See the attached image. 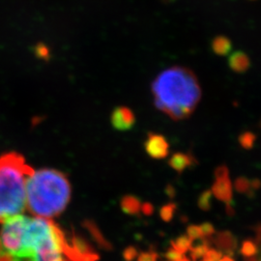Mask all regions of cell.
Listing matches in <instances>:
<instances>
[{
    "label": "cell",
    "instance_id": "obj_33",
    "mask_svg": "<svg viewBox=\"0 0 261 261\" xmlns=\"http://www.w3.org/2000/svg\"><path fill=\"white\" fill-rule=\"evenodd\" d=\"M179 261H191V260H190V259H189V258H187V257H183V258H182V259H181V260H179Z\"/></svg>",
    "mask_w": 261,
    "mask_h": 261
},
{
    "label": "cell",
    "instance_id": "obj_7",
    "mask_svg": "<svg viewBox=\"0 0 261 261\" xmlns=\"http://www.w3.org/2000/svg\"><path fill=\"white\" fill-rule=\"evenodd\" d=\"M211 191L219 200L225 203L232 201V183L229 177L216 179Z\"/></svg>",
    "mask_w": 261,
    "mask_h": 261
},
{
    "label": "cell",
    "instance_id": "obj_13",
    "mask_svg": "<svg viewBox=\"0 0 261 261\" xmlns=\"http://www.w3.org/2000/svg\"><path fill=\"white\" fill-rule=\"evenodd\" d=\"M240 252L243 256L248 259L247 261H253V256L258 252V246L255 241L246 240L243 242Z\"/></svg>",
    "mask_w": 261,
    "mask_h": 261
},
{
    "label": "cell",
    "instance_id": "obj_5",
    "mask_svg": "<svg viewBox=\"0 0 261 261\" xmlns=\"http://www.w3.org/2000/svg\"><path fill=\"white\" fill-rule=\"evenodd\" d=\"M145 151L153 159L166 158L169 153V144L165 137L150 133L144 143Z\"/></svg>",
    "mask_w": 261,
    "mask_h": 261
},
{
    "label": "cell",
    "instance_id": "obj_23",
    "mask_svg": "<svg viewBox=\"0 0 261 261\" xmlns=\"http://www.w3.org/2000/svg\"><path fill=\"white\" fill-rule=\"evenodd\" d=\"M222 255L223 252L215 249H209L203 255L201 261H219L222 258Z\"/></svg>",
    "mask_w": 261,
    "mask_h": 261
},
{
    "label": "cell",
    "instance_id": "obj_12",
    "mask_svg": "<svg viewBox=\"0 0 261 261\" xmlns=\"http://www.w3.org/2000/svg\"><path fill=\"white\" fill-rule=\"evenodd\" d=\"M122 211L127 215H139L141 210V202L138 197L135 196H123L121 199Z\"/></svg>",
    "mask_w": 261,
    "mask_h": 261
},
{
    "label": "cell",
    "instance_id": "obj_22",
    "mask_svg": "<svg viewBox=\"0 0 261 261\" xmlns=\"http://www.w3.org/2000/svg\"><path fill=\"white\" fill-rule=\"evenodd\" d=\"M187 234L188 236L192 239V240H196V239H201L204 238L203 233H202V229L199 225H189L187 228Z\"/></svg>",
    "mask_w": 261,
    "mask_h": 261
},
{
    "label": "cell",
    "instance_id": "obj_18",
    "mask_svg": "<svg viewBox=\"0 0 261 261\" xmlns=\"http://www.w3.org/2000/svg\"><path fill=\"white\" fill-rule=\"evenodd\" d=\"M211 198H212V191H204L197 199V205L202 211H209L211 209Z\"/></svg>",
    "mask_w": 261,
    "mask_h": 261
},
{
    "label": "cell",
    "instance_id": "obj_24",
    "mask_svg": "<svg viewBox=\"0 0 261 261\" xmlns=\"http://www.w3.org/2000/svg\"><path fill=\"white\" fill-rule=\"evenodd\" d=\"M138 255H139L138 250L133 246L128 247L123 252V257L125 261H133Z\"/></svg>",
    "mask_w": 261,
    "mask_h": 261
},
{
    "label": "cell",
    "instance_id": "obj_2",
    "mask_svg": "<svg viewBox=\"0 0 261 261\" xmlns=\"http://www.w3.org/2000/svg\"><path fill=\"white\" fill-rule=\"evenodd\" d=\"M154 103L173 120L190 117L201 98V89L193 71L173 66L163 71L152 84Z\"/></svg>",
    "mask_w": 261,
    "mask_h": 261
},
{
    "label": "cell",
    "instance_id": "obj_28",
    "mask_svg": "<svg viewBox=\"0 0 261 261\" xmlns=\"http://www.w3.org/2000/svg\"><path fill=\"white\" fill-rule=\"evenodd\" d=\"M229 177V171L228 168H226L225 166H221L219 168H216L215 170V178H224Z\"/></svg>",
    "mask_w": 261,
    "mask_h": 261
},
{
    "label": "cell",
    "instance_id": "obj_26",
    "mask_svg": "<svg viewBox=\"0 0 261 261\" xmlns=\"http://www.w3.org/2000/svg\"><path fill=\"white\" fill-rule=\"evenodd\" d=\"M200 227L202 229V233H203L204 238H210L216 233L213 224H210V223H203L200 225Z\"/></svg>",
    "mask_w": 261,
    "mask_h": 261
},
{
    "label": "cell",
    "instance_id": "obj_29",
    "mask_svg": "<svg viewBox=\"0 0 261 261\" xmlns=\"http://www.w3.org/2000/svg\"><path fill=\"white\" fill-rule=\"evenodd\" d=\"M141 211L145 216H151L154 213V206L150 202H145L141 205Z\"/></svg>",
    "mask_w": 261,
    "mask_h": 261
},
{
    "label": "cell",
    "instance_id": "obj_4",
    "mask_svg": "<svg viewBox=\"0 0 261 261\" xmlns=\"http://www.w3.org/2000/svg\"><path fill=\"white\" fill-rule=\"evenodd\" d=\"M34 169L16 152L0 156V224L27 208L25 185Z\"/></svg>",
    "mask_w": 261,
    "mask_h": 261
},
{
    "label": "cell",
    "instance_id": "obj_16",
    "mask_svg": "<svg viewBox=\"0 0 261 261\" xmlns=\"http://www.w3.org/2000/svg\"><path fill=\"white\" fill-rule=\"evenodd\" d=\"M210 249V244L208 241V238H203L202 243L196 245L195 247H191L190 251H191V256L192 259L196 261L201 257H203V255L205 254L206 252Z\"/></svg>",
    "mask_w": 261,
    "mask_h": 261
},
{
    "label": "cell",
    "instance_id": "obj_21",
    "mask_svg": "<svg viewBox=\"0 0 261 261\" xmlns=\"http://www.w3.org/2000/svg\"><path fill=\"white\" fill-rule=\"evenodd\" d=\"M255 135L251 132H246L239 137V143L244 149H251L253 147L255 141Z\"/></svg>",
    "mask_w": 261,
    "mask_h": 261
},
{
    "label": "cell",
    "instance_id": "obj_30",
    "mask_svg": "<svg viewBox=\"0 0 261 261\" xmlns=\"http://www.w3.org/2000/svg\"><path fill=\"white\" fill-rule=\"evenodd\" d=\"M166 194L168 195V197L173 198L175 196V194H176L174 187L171 186V185H168V187L166 188Z\"/></svg>",
    "mask_w": 261,
    "mask_h": 261
},
{
    "label": "cell",
    "instance_id": "obj_25",
    "mask_svg": "<svg viewBox=\"0 0 261 261\" xmlns=\"http://www.w3.org/2000/svg\"><path fill=\"white\" fill-rule=\"evenodd\" d=\"M158 254L154 251L140 252L138 255V261H157Z\"/></svg>",
    "mask_w": 261,
    "mask_h": 261
},
{
    "label": "cell",
    "instance_id": "obj_1",
    "mask_svg": "<svg viewBox=\"0 0 261 261\" xmlns=\"http://www.w3.org/2000/svg\"><path fill=\"white\" fill-rule=\"evenodd\" d=\"M0 228V261H84L51 219L20 214L5 221Z\"/></svg>",
    "mask_w": 261,
    "mask_h": 261
},
{
    "label": "cell",
    "instance_id": "obj_17",
    "mask_svg": "<svg viewBox=\"0 0 261 261\" xmlns=\"http://www.w3.org/2000/svg\"><path fill=\"white\" fill-rule=\"evenodd\" d=\"M176 209H177V205L173 202H170L167 205L163 206L160 210L161 219L166 223H169L170 221H172Z\"/></svg>",
    "mask_w": 261,
    "mask_h": 261
},
{
    "label": "cell",
    "instance_id": "obj_32",
    "mask_svg": "<svg viewBox=\"0 0 261 261\" xmlns=\"http://www.w3.org/2000/svg\"><path fill=\"white\" fill-rule=\"evenodd\" d=\"M219 261H234L231 257H229V256H224L223 258H221Z\"/></svg>",
    "mask_w": 261,
    "mask_h": 261
},
{
    "label": "cell",
    "instance_id": "obj_8",
    "mask_svg": "<svg viewBox=\"0 0 261 261\" xmlns=\"http://www.w3.org/2000/svg\"><path fill=\"white\" fill-rule=\"evenodd\" d=\"M212 242L214 243L220 252H225L227 254H233L237 248V240L233 234L229 231L218 232L214 238H212Z\"/></svg>",
    "mask_w": 261,
    "mask_h": 261
},
{
    "label": "cell",
    "instance_id": "obj_10",
    "mask_svg": "<svg viewBox=\"0 0 261 261\" xmlns=\"http://www.w3.org/2000/svg\"><path fill=\"white\" fill-rule=\"evenodd\" d=\"M196 162V158L191 154L185 153H175L172 155V157L169 159L168 165L171 168H173L178 173L183 172L186 168L194 166Z\"/></svg>",
    "mask_w": 261,
    "mask_h": 261
},
{
    "label": "cell",
    "instance_id": "obj_14",
    "mask_svg": "<svg viewBox=\"0 0 261 261\" xmlns=\"http://www.w3.org/2000/svg\"><path fill=\"white\" fill-rule=\"evenodd\" d=\"M192 243H193V240L188 235H181L174 241H171V247L174 250H176L177 252L184 254L185 252L190 251V249L192 247Z\"/></svg>",
    "mask_w": 261,
    "mask_h": 261
},
{
    "label": "cell",
    "instance_id": "obj_20",
    "mask_svg": "<svg viewBox=\"0 0 261 261\" xmlns=\"http://www.w3.org/2000/svg\"><path fill=\"white\" fill-rule=\"evenodd\" d=\"M88 227H89V230L91 231V233L93 235L94 238L96 239V241L99 243V245H100L102 248L107 249V250H112V245L103 238V235L97 229V227H96L94 224H88Z\"/></svg>",
    "mask_w": 261,
    "mask_h": 261
},
{
    "label": "cell",
    "instance_id": "obj_15",
    "mask_svg": "<svg viewBox=\"0 0 261 261\" xmlns=\"http://www.w3.org/2000/svg\"><path fill=\"white\" fill-rule=\"evenodd\" d=\"M33 53L39 60H42L44 62H48L51 59L50 48L43 42H39L33 47Z\"/></svg>",
    "mask_w": 261,
    "mask_h": 261
},
{
    "label": "cell",
    "instance_id": "obj_6",
    "mask_svg": "<svg viewBox=\"0 0 261 261\" xmlns=\"http://www.w3.org/2000/svg\"><path fill=\"white\" fill-rule=\"evenodd\" d=\"M111 121L115 130L126 132L133 129L136 123V117L129 108L118 107L112 112Z\"/></svg>",
    "mask_w": 261,
    "mask_h": 261
},
{
    "label": "cell",
    "instance_id": "obj_9",
    "mask_svg": "<svg viewBox=\"0 0 261 261\" xmlns=\"http://www.w3.org/2000/svg\"><path fill=\"white\" fill-rule=\"evenodd\" d=\"M228 65H229V68L235 73L243 74L250 69L251 60L246 53L241 51V50H237V51L232 53L229 56Z\"/></svg>",
    "mask_w": 261,
    "mask_h": 261
},
{
    "label": "cell",
    "instance_id": "obj_19",
    "mask_svg": "<svg viewBox=\"0 0 261 261\" xmlns=\"http://www.w3.org/2000/svg\"><path fill=\"white\" fill-rule=\"evenodd\" d=\"M235 189L238 193L240 194H249L252 193V186H251V181L246 177H239L236 179L234 183Z\"/></svg>",
    "mask_w": 261,
    "mask_h": 261
},
{
    "label": "cell",
    "instance_id": "obj_27",
    "mask_svg": "<svg viewBox=\"0 0 261 261\" xmlns=\"http://www.w3.org/2000/svg\"><path fill=\"white\" fill-rule=\"evenodd\" d=\"M166 257L168 258V260L170 261H179L181 260L184 256L183 253L177 252L176 250H174L172 247L168 250L167 253H166Z\"/></svg>",
    "mask_w": 261,
    "mask_h": 261
},
{
    "label": "cell",
    "instance_id": "obj_3",
    "mask_svg": "<svg viewBox=\"0 0 261 261\" xmlns=\"http://www.w3.org/2000/svg\"><path fill=\"white\" fill-rule=\"evenodd\" d=\"M25 191L30 213L46 219L61 214L71 199L70 182L56 169L33 170L27 180Z\"/></svg>",
    "mask_w": 261,
    "mask_h": 261
},
{
    "label": "cell",
    "instance_id": "obj_11",
    "mask_svg": "<svg viewBox=\"0 0 261 261\" xmlns=\"http://www.w3.org/2000/svg\"><path fill=\"white\" fill-rule=\"evenodd\" d=\"M212 50L215 55L220 56H224L228 55L232 48V43L229 38L225 37L223 35L217 36L213 39L211 43Z\"/></svg>",
    "mask_w": 261,
    "mask_h": 261
},
{
    "label": "cell",
    "instance_id": "obj_31",
    "mask_svg": "<svg viewBox=\"0 0 261 261\" xmlns=\"http://www.w3.org/2000/svg\"><path fill=\"white\" fill-rule=\"evenodd\" d=\"M226 213L229 215V216H232L234 214V209L231 202L226 203Z\"/></svg>",
    "mask_w": 261,
    "mask_h": 261
}]
</instances>
